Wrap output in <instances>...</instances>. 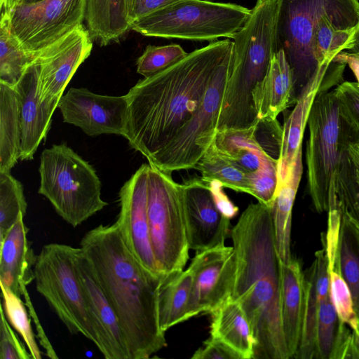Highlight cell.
Listing matches in <instances>:
<instances>
[{"label": "cell", "mask_w": 359, "mask_h": 359, "mask_svg": "<svg viewBox=\"0 0 359 359\" xmlns=\"http://www.w3.org/2000/svg\"><path fill=\"white\" fill-rule=\"evenodd\" d=\"M0 82L14 87L32 62L34 53L25 50L11 31L8 13L0 21Z\"/></svg>", "instance_id": "obj_29"}, {"label": "cell", "mask_w": 359, "mask_h": 359, "mask_svg": "<svg viewBox=\"0 0 359 359\" xmlns=\"http://www.w3.org/2000/svg\"><path fill=\"white\" fill-rule=\"evenodd\" d=\"M327 229L322 235L321 241L328 261V270L334 269L339 264L338 248L342 215L337 205H331L328 210Z\"/></svg>", "instance_id": "obj_43"}, {"label": "cell", "mask_w": 359, "mask_h": 359, "mask_svg": "<svg viewBox=\"0 0 359 359\" xmlns=\"http://www.w3.org/2000/svg\"><path fill=\"white\" fill-rule=\"evenodd\" d=\"M177 0H127L129 20L132 24Z\"/></svg>", "instance_id": "obj_46"}, {"label": "cell", "mask_w": 359, "mask_h": 359, "mask_svg": "<svg viewBox=\"0 0 359 359\" xmlns=\"http://www.w3.org/2000/svg\"><path fill=\"white\" fill-rule=\"evenodd\" d=\"M192 283V275L188 269L162 274L156 298L158 323L162 332L190 319Z\"/></svg>", "instance_id": "obj_25"}, {"label": "cell", "mask_w": 359, "mask_h": 359, "mask_svg": "<svg viewBox=\"0 0 359 359\" xmlns=\"http://www.w3.org/2000/svg\"><path fill=\"white\" fill-rule=\"evenodd\" d=\"M205 183L219 181L224 187L249 194L247 174L234 163L221 155L211 144L196 164Z\"/></svg>", "instance_id": "obj_30"}, {"label": "cell", "mask_w": 359, "mask_h": 359, "mask_svg": "<svg viewBox=\"0 0 359 359\" xmlns=\"http://www.w3.org/2000/svg\"><path fill=\"white\" fill-rule=\"evenodd\" d=\"M184 185V212L190 250L203 251L224 245L230 219L217 209L207 183L201 179Z\"/></svg>", "instance_id": "obj_17"}, {"label": "cell", "mask_w": 359, "mask_h": 359, "mask_svg": "<svg viewBox=\"0 0 359 359\" xmlns=\"http://www.w3.org/2000/svg\"><path fill=\"white\" fill-rule=\"evenodd\" d=\"M334 61L344 63L349 67L359 84V53L351 52H340L334 58Z\"/></svg>", "instance_id": "obj_48"}, {"label": "cell", "mask_w": 359, "mask_h": 359, "mask_svg": "<svg viewBox=\"0 0 359 359\" xmlns=\"http://www.w3.org/2000/svg\"><path fill=\"white\" fill-rule=\"evenodd\" d=\"M307 188L318 213L328 211L330 187L341 155L359 135L343 117L334 89L320 92L308 119Z\"/></svg>", "instance_id": "obj_6"}, {"label": "cell", "mask_w": 359, "mask_h": 359, "mask_svg": "<svg viewBox=\"0 0 359 359\" xmlns=\"http://www.w3.org/2000/svg\"><path fill=\"white\" fill-rule=\"evenodd\" d=\"M321 299L316 287L312 264L304 271V305L300 341L294 358L317 357L316 332L318 309Z\"/></svg>", "instance_id": "obj_31"}, {"label": "cell", "mask_w": 359, "mask_h": 359, "mask_svg": "<svg viewBox=\"0 0 359 359\" xmlns=\"http://www.w3.org/2000/svg\"><path fill=\"white\" fill-rule=\"evenodd\" d=\"M343 68L320 67L302 90L293 110L285 118L278 160L279 187L287 178L297 156L302 149V139L313 102L322 91L330 90L343 82Z\"/></svg>", "instance_id": "obj_18"}, {"label": "cell", "mask_w": 359, "mask_h": 359, "mask_svg": "<svg viewBox=\"0 0 359 359\" xmlns=\"http://www.w3.org/2000/svg\"><path fill=\"white\" fill-rule=\"evenodd\" d=\"M86 0H39L7 10L12 32L34 53L83 25Z\"/></svg>", "instance_id": "obj_12"}, {"label": "cell", "mask_w": 359, "mask_h": 359, "mask_svg": "<svg viewBox=\"0 0 359 359\" xmlns=\"http://www.w3.org/2000/svg\"><path fill=\"white\" fill-rule=\"evenodd\" d=\"M63 122L79 127L87 135L124 136L128 112L126 95H100L85 88H71L58 103Z\"/></svg>", "instance_id": "obj_15"}, {"label": "cell", "mask_w": 359, "mask_h": 359, "mask_svg": "<svg viewBox=\"0 0 359 359\" xmlns=\"http://www.w3.org/2000/svg\"><path fill=\"white\" fill-rule=\"evenodd\" d=\"M359 358V344L355 332L339 320L330 359Z\"/></svg>", "instance_id": "obj_44"}, {"label": "cell", "mask_w": 359, "mask_h": 359, "mask_svg": "<svg viewBox=\"0 0 359 359\" xmlns=\"http://www.w3.org/2000/svg\"><path fill=\"white\" fill-rule=\"evenodd\" d=\"M283 0H257L233 36L231 71L218 116L219 129L252 127L258 121L253 93L280 49L278 24Z\"/></svg>", "instance_id": "obj_4"}, {"label": "cell", "mask_w": 359, "mask_h": 359, "mask_svg": "<svg viewBox=\"0 0 359 359\" xmlns=\"http://www.w3.org/2000/svg\"><path fill=\"white\" fill-rule=\"evenodd\" d=\"M192 359H242L241 356L222 341L210 337L191 356Z\"/></svg>", "instance_id": "obj_45"}, {"label": "cell", "mask_w": 359, "mask_h": 359, "mask_svg": "<svg viewBox=\"0 0 359 359\" xmlns=\"http://www.w3.org/2000/svg\"><path fill=\"white\" fill-rule=\"evenodd\" d=\"M341 215L352 231L359 249V219L346 211L342 212Z\"/></svg>", "instance_id": "obj_50"}, {"label": "cell", "mask_w": 359, "mask_h": 359, "mask_svg": "<svg viewBox=\"0 0 359 359\" xmlns=\"http://www.w3.org/2000/svg\"><path fill=\"white\" fill-rule=\"evenodd\" d=\"M80 248L118 318L130 359H147L166 346L157 318L161 275L144 267L126 245L115 223L100 224L82 238Z\"/></svg>", "instance_id": "obj_3"}, {"label": "cell", "mask_w": 359, "mask_h": 359, "mask_svg": "<svg viewBox=\"0 0 359 359\" xmlns=\"http://www.w3.org/2000/svg\"><path fill=\"white\" fill-rule=\"evenodd\" d=\"M0 358L32 359L29 351L11 328L2 304L0 306Z\"/></svg>", "instance_id": "obj_42"}, {"label": "cell", "mask_w": 359, "mask_h": 359, "mask_svg": "<svg viewBox=\"0 0 359 359\" xmlns=\"http://www.w3.org/2000/svg\"><path fill=\"white\" fill-rule=\"evenodd\" d=\"M339 319L330 293L319 302L317 318L316 348L318 359H330Z\"/></svg>", "instance_id": "obj_37"}, {"label": "cell", "mask_w": 359, "mask_h": 359, "mask_svg": "<svg viewBox=\"0 0 359 359\" xmlns=\"http://www.w3.org/2000/svg\"><path fill=\"white\" fill-rule=\"evenodd\" d=\"M330 293L332 302L341 322L349 326L355 332L358 330V317L355 312L351 290L342 277L339 264L328 270Z\"/></svg>", "instance_id": "obj_38"}, {"label": "cell", "mask_w": 359, "mask_h": 359, "mask_svg": "<svg viewBox=\"0 0 359 359\" xmlns=\"http://www.w3.org/2000/svg\"><path fill=\"white\" fill-rule=\"evenodd\" d=\"M208 185L219 212L229 219L234 217L238 212V208L231 201L224 193L222 184L217 180H212L208 183Z\"/></svg>", "instance_id": "obj_47"}, {"label": "cell", "mask_w": 359, "mask_h": 359, "mask_svg": "<svg viewBox=\"0 0 359 359\" xmlns=\"http://www.w3.org/2000/svg\"><path fill=\"white\" fill-rule=\"evenodd\" d=\"M211 314L210 337L227 344L242 359H253V330L241 304L230 297Z\"/></svg>", "instance_id": "obj_24"}, {"label": "cell", "mask_w": 359, "mask_h": 359, "mask_svg": "<svg viewBox=\"0 0 359 359\" xmlns=\"http://www.w3.org/2000/svg\"><path fill=\"white\" fill-rule=\"evenodd\" d=\"M1 288L2 306L9 323L22 337L32 359H41L42 353L36 343L25 303L11 290L1 285Z\"/></svg>", "instance_id": "obj_35"}, {"label": "cell", "mask_w": 359, "mask_h": 359, "mask_svg": "<svg viewBox=\"0 0 359 359\" xmlns=\"http://www.w3.org/2000/svg\"><path fill=\"white\" fill-rule=\"evenodd\" d=\"M39 172V194L73 227L108 205L101 197L102 184L94 168L65 143L42 151Z\"/></svg>", "instance_id": "obj_5"}, {"label": "cell", "mask_w": 359, "mask_h": 359, "mask_svg": "<svg viewBox=\"0 0 359 359\" xmlns=\"http://www.w3.org/2000/svg\"><path fill=\"white\" fill-rule=\"evenodd\" d=\"M217 151L246 174L257 170L266 163L278 161L267 155L251 135L236 136L225 142Z\"/></svg>", "instance_id": "obj_32"}, {"label": "cell", "mask_w": 359, "mask_h": 359, "mask_svg": "<svg viewBox=\"0 0 359 359\" xmlns=\"http://www.w3.org/2000/svg\"><path fill=\"white\" fill-rule=\"evenodd\" d=\"M251 10L231 3L177 0L145 16L131 29L146 36L194 41L233 39Z\"/></svg>", "instance_id": "obj_8"}, {"label": "cell", "mask_w": 359, "mask_h": 359, "mask_svg": "<svg viewBox=\"0 0 359 359\" xmlns=\"http://www.w3.org/2000/svg\"><path fill=\"white\" fill-rule=\"evenodd\" d=\"M280 315L284 338L290 358L298 350L304 305V272L299 259L292 257L282 263Z\"/></svg>", "instance_id": "obj_23"}, {"label": "cell", "mask_w": 359, "mask_h": 359, "mask_svg": "<svg viewBox=\"0 0 359 359\" xmlns=\"http://www.w3.org/2000/svg\"><path fill=\"white\" fill-rule=\"evenodd\" d=\"M348 152L353 163L356 182L359 186V135L348 144Z\"/></svg>", "instance_id": "obj_49"}, {"label": "cell", "mask_w": 359, "mask_h": 359, "mask_svg": "<svg viewBox=\"0 0 359 359\" xmlns=\"http://www.w3.org/2000/svg\"><path fill=\"white\" fill-rule=\"evenodd\" d=\"M358 4L359 0H283L278 24L279 48L284 50L292 70L297 100L320 68L314 41L321 17Z\"/></svg>", "instance_id": "obj_10"}, {"label": "cell", "mask_w": 359, "mask_h": 359, "mask_svg": "<svg viewBox=\"0 0 359 359\" xmlns=\"http://www.w3.org/2000/svg\"><path fill=\"white\" fill-rule=\"evenodd\" d=\"M344 211L349 212L359 219V201L352 206L342 210L341 212Z\"/></svg>", "instance_id": "obj_52"}, {"label": "cell", "mask_w": 359, "mask_h": 359, "mask_svg": "<svg viewBox=\"0 0 359 359\" xmlns=\"http://www.w3.org/2000/svg\"><path fill=\"white\" fill-rule=\"evenodd\" d=\"M93 48L90 33L81 25L50 45L34 53L42 102L56 107L79 66Z\"/></svg>", "instance_id": "obj_13"}, {"label": "cell", "mask_w": 359, "mask_h": 359, "mask_svg": "<svg viewBox=\"0 0 359 359\" xmlns=\"http://www.w3.org/2000/svg\"><path fill=\"white\" fill-rule=\"evenodd\" d=\"M233 46L229 39L214 41L130 89L123 137L148 162L174 139L199 107Z\"/></svg>", "instance_id": "obj_1"}, {"label": "cell", "mask_w": 359, "mask_h": 359, "mask_svg": "<svg viewBox=\"0 0 359 359\" xmlns=\"http://www.w3.org/2000/svg\"><path fill=\"white\" fill-rule=\"evenodd\" d=\"M255 135L264 152L271 158L279 160L283 141V127L277 118L259 119L255 124Z\"/></svg>", "instance_id": "obj_40"}, {"label": "cell", "mask_w": 359, "mask_h": 359, "mask_svg": "<svg viewBox=\"0 0 359 359\" xmlns=\"http://www.w3.org/2000/svg\"><path fill=\"white\" fill-rule=\"evenodd\" d=\"M187 55L182 47L176 43L147 46L137 60V72L144 78L153 76L184 59Z\"/></svg>", "instance_id": "obj_36"}, {"label": "cell", "mask_w": 359, "mask_h": 359, "mask_svg": "<svg viewBox=\"0 0 359 359\" xmlns=\"http://www.w3.org/2000/svg\"><path fill=\"white\" fill-rule=\"evenodd\" d=\"M184 185L149 164L147 215L154 255L161 274L182 270L189 259Z\"/></svg>", "instance_id": "obj_9"}, {"label": "cell", "mask_w": 359, "mask_h": 359, "mask_svg": "<svg viewBox=\"0 0 359 359\" xmlns=\"http://www.w3.org/2000/svg\"><path fill=\"white\" fill-rule=\"evenodd\" d=\"M85 21L92 40L101 46L117 41L131 29L127 0H86Z\"/></svg>", "instance_id": "obj_27"}, {"label": "cell", "mask_w": 359, "mask_h": 359, "mask_svg": "<svg viewBox=\"0 0 359 359\" xmlns=\"http://www.w3.org/2000/svg\"><path fill=\"white\" fill-rule=\"evenodd\" d=\"M236 269L231 297L245 311L255 340L253 359H290L280 315L282 262L271 207L250 203L231 230Z\"/></svg>", "instance_id": "obj_2"}, {"label": "cell", "mask_w": 359, "mask_h": 359, "mask_svg": "<svg viewBox=\"0 0 359 359\" xmlns=\"http://www.w3.org/2000/svg\"><path fill=\"white\" fill-rule=\"evenodd\" d=\"M259 119H276L280 113L295 104L293 72L284 50L273 55L269 70L253 93Z\"/></svg>", "instance_id": "obj_22"}, {"label": "cell", "mask_w": 359, "mask_h": 359, "mask_svg": "<svg viewBox=\"0 0 359 359\" xmlns=\"http://www.w3.org/2000/svg\"><path fill=\"white\" fill-rule=\"evenodd\" d=\"M232 52L233 50L219 65L199 107L149 164L168 173L195 167L212 144L217 131L222 97L231 71Z\"/></svg>", "instance_id": "obj_11"}, {"label": "cell", "mask_w": 359, "mask_h": 359, "mask_svg": "<svg viewBox=\"0 0 359 359\" xmlns=\"http://www.w3.org/2000/svg\"><path fill=\"white\" fill-rule=\"evenodd\" d=\"M208 1H211V0H208Z\"/></svg>", "instance_id": "obj_56"}, {"label": "cell", "mask_w": 359, "mask_h": 359, "mask_svg": "<svg viewBox=\"0 0 359 359\" xmlns=\"http://www.w3.org/2000/svg\"><path fill=\"white\" fill-rule=\"evenodd\" d=\"M19 96L14 87L0 82V172H11L20 158Z\"/></svg>", "instance_id": "obj_28"}, {"label": "cell", "mask_w": 359, "mask_h": 359, "mask_svg": "<svg viewBox=\"0 0 359 359\" xmlns=\"http://www.w3.org/2000/svg\"><path fill=\"white\" fill-rule=\"evenodd\" d=\"M16 3V0H0V6H1V10L3 11H7L12 7L14 6V5Z\"/></svg>", "instance_id": "obj_53"}, {"label": "cell", "mask_w": 359, "mask_h": 359, "mask_svg": "<svg viewBox=\"0 0 359 359\" xmlns=\"http://www.w3.org/2000/svg\"><path fill=\"white\" fill-rule=\"evenodd\" d=\"M349 50L351 53H359V25L353 36L352 47Z\"/></svg>", "instance_id": "obj_51"}, {"label": "cell", "mask_w": 359, "mask_h": 359, "mask_svg": "<svg viewBox=\"0 0 359 359\" xmlns=\"http://www.w3.org/2000/svg\"><path fill=\"white\" fill-rule=\"evenodd\" d=\"M338 257L341 274L351 290L355 310L359 317V249L352 231L343 219Z\"/></svg>", "instance_id": "obj_33"}, {"label": "cell", "mask_w": 359, "mask_h": 359, "mask_svg": "<svg viewBox=\"0 0 359 359\" xmlns=\"http://www.w3.org/2000/svg\"><path fill=\"white\" fill-rule=\"evenodd\" d=\"M334 89L343 117L359 132V84L343 81Z\"/></svg>", "instance_id": "obj_41"}, {"label": "cell", "mask_w": 359, "mask_h": 359, "mask_svg": "<svg viewBox=\"0 0 359 359\" xmlns=\"http://www.w3.org/2000/svg\"><path fill=\"white\" fill-rule=\"evenodd\" d=\"M39 1V0H16L15 4L34 2V1Z\"/></svg>", "instance_id": "obj_54"}, {"label": "cell", "mask_w": 359, "mask_h": 359, "mask_svg": "<svg viewBox=\"0 0 359 359\" xmlns=\"http://www.w3.org/2000/svg\"><path fill=\"white\" fill-rule=\"evenodd\" d=\"M188 269L193 279L189 318L211 313L231 297L236 269L234 248L223 245L196 252Z\"/></svg>", "instance_id": "obj_14"}, {"label": "cell", "mask_w": 359, "mask_h": 359, "mask_svg": "<svg viewBox=\"0 0 359 359\" xmlns=\"http://www.w3.org/2000/svg\"><path fill=\"white\" fill-rule=\"evenodd\" d=\"M303 172L302 149L299 150L285 180L277 188L271 205L274 236L278 256L283 264L292 258V212Z\"/></svg>", "instance_id": "obj_26"}, {"label": "cell", "mask_w": 359, "mask_h": 359, "mask_svg": "<svg viewBox=\"0 0 359 359\" xmlns=\"http://www.w3.org/2000/svg\"><path fill=\"white\" fill-rule=\"evenodd\" d=\"M79 250L62 243L45 245L36 257L34 280L37 292L68 331L84 336L99 348L98 336L78 272Z\"/></svg>", "instance_id": "obj_7"}, {"label": "cell", "mask_w": 359, "mask_h": 359, "mask_svg": "<svg viewBox=\"0 0 359 359\" xmlns=\"http://www.w3.org/2000/svg\"><path fill=\"white\" fill-rule=\"evenodd\" d=\"M278 161L264 165L257 170L247 174L249 194L259 203L271 207L278 183Z\"/></svg>", "instance_id": "obj_39"}, {"label": "cell", "mask_w": 359, "mask_h": 359, "mask_svg": "<svg viewBox=\"0 0 359 359\" xmlns=\"http://www.w3.org/2000/svg\"><path fill=\"white\" fill-rule=\"evenodd\" d=\"M23 214L0 238V285L17 296L23 297L27 309L34 307L27 292V285L34 280V254L28 239V229Z\"/></svg>", "instance_id": "obj_20"}, {"label": "cell", "mask_w": 359, "mask_h": 359, "mask_svg": "<svg viewBox=\"0 0 359 359\" xmlns=\"http://www.w3.org/2000/svg\"><path fill=\"white\" fill-rule=\"evenodd\" d=\"M77 269L88 310L100 341L98 350L107 359H130L118 318L107 299L92 264L79 247Z\"/></svg>", "instance_id": "obj_19"}, {"label": "cell", "mask_w": 359, "mask_h": 359, "mask_svg": "<svg viewBox=\"0 0 359 359\" xmlns=\"http://www.w3.org/2000/svg\"><path fill=\"white\" fill-rule=\"evenodd\" d=\"M149 163L142 164L119 191L115 224L130 251L148 270L161 275L154 255L148 222Z\"/></svg>", "instance_id": "obj_16"}, {"label": "cell", "mask_w": 359, "mask_h": 359, "mask_svg": "<svg viewBox=\"0 0 359 359\" xmlns=\"http://www.w3.org/2000/svg\"><path fill=\"white\" fill-rule=\"evenodd\" d=\"M20 100L21 124L20 160L34 158L50 128L56 107L41 102L39 94L37 69L32 62L14 86Z\"/></svg>", "instance_id": "obj_21"}, {"label": "cell", "mask_w": 359, "mask_h": 359, "mask_svg": "<svg viewBox=\"0 0 359 359\" xmlns=\"http://www.w3.org/2000/svg\"><path fill=\"white\" fill-rule=\"evenodd\" d=\"M27 203L23 186L11 172H0V238L18 220L26 215Z\"/></svg>", "instance_id": "obj_34"}, {"label": "cell", "mask_w": 359, "mask_h": 359, "mask_svg": "<svg viewBox=\"0 0 359 359\" xmlns=\"http://www.w3.org/2000/svg\"><path fill=\"white\" fill-rule=\"evenodd\" d=\"M355 334H356V337H357V339H358V344H359V317H358V330L356 332H355Z\"/></svg>", "instance_id": "obj_55"}]
</instances>
